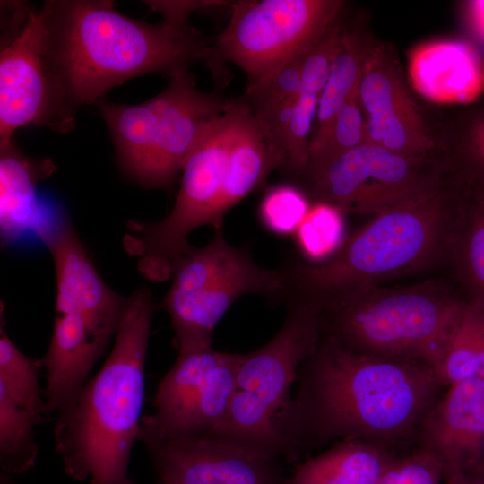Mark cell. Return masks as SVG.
I'll return each instance as SVG.
<instances>
[{
    "instance_id": "obj_16",
    "label": "cell",
    "mask_w": 484,
    "mask_h": 484,
    "mask_svg": "<svg viewBox=\"0 0 484 484\" xmlns=\"http://www.w3.org/2000/svg\"><path fill=\"white\" fill-rule=\"evenodd\" d=\"M36 232L55 265L56 313H79L116 335L127 298L104 282L67 216L62 212L45 215Z\"/></svg>"
},
{
    "instance_id": "obj_4",
    "label": "cell",
    "mask_w": 484,
    "mask_h": 484,
    "mask_svg": "<svg viewBox=\"0 0 484 484\" xmlns=\"http://www.w3.org/2000/svg\"><path fill=\"white\" fill-rule=\"evenodd\" d=\"M442 179L375 213L327 260L297 266L288 288L315 300L362 291L374 281L423 263L443 237L446 202Z\"/></svg>"
},
{
    "instance_id": "obj_31",
    "label": "cell",
    "mask_w": 484,
    "mask_h": 484,
    "mask_svg": "<svg viewBox=\"0 0 484 484\" xmlns=\"http://www.w3.org/2000/svg\"><path fill=\"white\" fill-rule=\"evenodd\" d=\"M146 4L160 13L164 20L188 22V16L194 11L205 8L230 6L233 2L222 0L195 1H145Z\"/></svg>"
},
{
    "instance_id": "obj_28",
    "label": "cell",
    "mask_w": 484,
    "mask_h": 484,
    "mask_svg": "<svg viewBox=\"0 0 484 484\" xmlns=\"http://www.w3.org/2000/svg\"><path fill=\"white\" fill-rule=\"evenodd\" d=\"M343 211L322 202L310 206L296 230L299 251L312 264L322 263L341 246L345 241Z\"/></svg>"
},
{
    "instance_id": "obj_2",
    "label": "cell",
    "mask_w": 484,
    "mask_h": 484,
    "mask_svg": "<svg viewBox=\"0 0 484 484\" xmlns=\"http://www.w3.org/2000/svg\"><path fill=\"white\" fill-rule=\"evenodd\" d=\"M314 355L298 393L276 419L286 458L296 456L310 434L351 438L400 432L421 411L434 385L424 370L370 359L333 338Z\"/></svg>"
},
{
    "instance_id": "obj_11",
    "label": "cell",
    "mask_w": 484,
    "mask_h": 484,
    "mask_svg": "<svg viewBox=\"0 0 484 484\" xmlns=\"http://www.w3.org/2000/svg\"><path fill=\"white\" fill-rule=\"evenodd\" d=\"M0 52V145L30 125L67 133L75 112L66 104L49 69L44 46L45 16L15 4Z\"/></svg>"
},
{
    "instance_id": "obj_1",
    "label": "cell",
    "mask_w": 484,
    "mask_h": 484,
    "mask_svg": "<svg viewBox=\"0 0 484 484\" xmlns=\"http://www.w3.org/2000/svg\"><path fill=\"white\" fill-rule=\"evenodd\" d=\"M42 8L47 61L75 113L135 76L187 72L205 61L212 43L188 22L146 23L122 14L112 1H47Z\"/></svg>"
},
{
    "instance_id": "obj_24",
    "label": "cell",
    "mask_w": 484,
    "mask_h": 484,
    "mask_svg": "<svg viewBox=\"0 0 484 484\" xmlns=\"http://www.w3.org/2000/svg\"><path fill=\"white\" fill-rule=\"evenodd\" d=\"M41 420L0 390V467L7 474L23 473L36 462L35 426Z\"/></svg>"
},
{
    "instance_id": "obj_21",
    "label": "cell",
    "mask_w": 484,
    "mask_h": 484,
    "mask_svg": "<svg viewBox=\"0 0 484 484\" xmlns=\"http://www.w3.org/2000/svg\"><path fill=\"white\" fill-rule=\"evenodd\" d=\"M341 17L311 48L304 63L300 89L289 130L284 168L298 176H302L307 163L313 125L343 29Z\"/></svg>"
},
{
    "instance_id": "obj_32",
    "label": "cell",
    "mask_w": 484,
    "mask_h": 484,
    "mask_svg": "<svg viewBox=\"0 0 484 484\" xmlns=\"http://www.w3.org/2000/svg\"><path fill=\"white\" fill-rule=\"evenodd\" d=\"M466 257L474 280L484 290V217L477 221L470 234Z\"/></svg>"
},
{
    "instance_id": "obj_13",
    "label": "cell",
    "mask_w": 484,
    "mask_h": 484,
    "mask_svg": "<svg viewBox=\"0 0 484 484\" xmlns=\"http://www.w3.org/2000/svg\"><path fill=\"white\" fill-rule=\"evenodd\" d=\"M433 156L412 158L365 143L305 180L316 202L343 212L376 213L442 179Z\"/></svg>"
},
{
    "instance_id": "obj_12",
    "label": "cell",
    "mask_w": 484,
    "mask_h": 484,
    "mask_svg": "<svg viewBox=\"0 0 484 484\" xmlns=\"http://www.w3.org/2000/svg\"><path fill=\"white\" fill-rule=\"evenodd\" d=\"M243 356L212 348L178 353L158 385L154 413L141 419L138 437L212 434L228 411Z\"/></svg>"
},
{
    "instance_id": "obj_26",
    "label": "cell",
    "mask_w": 484,
    "mask_h": 484,
    "mask_svg": "<svg viewBox=\"0 0 484 484\" xmlns=\"http://www.w3.org/2000/svg\"><path fill=\"white\" fill-rule=\"evenodd\" d=\"M365 143L366 119L357 91L338 112L321 141L308 149L301 177L305 180L315 177L344 153Z\"/></svg>"
},
{
    "instance_id": "obj_15",
    "label": "cell",
    "mask_w": 484,
    "mask_h": 484,
    "mask_svg": "<svg viewBox=\"0 0 484 484\" xmlns=\"http://www.w3.org/2000/svg\"><path fill=\"white\" fill-rule=\"evenodd\" d=\"M367 143L412 158L436 154V130L408 87L393 49L373 43L358 90Z\"/></svg>"
},
{
    "instance_id": "obj_6",
    "label": "cell",
    "mask_w": 484,
    "mask_h": 484,
    "mask_svg": "<svg viewBox=\"0 0 484 484\" xmlns=\"http://www.w3.org/2000/svg\"><path fill=\"white\" fill-rule=\"evenodd\" d=\"M170 277L163 305L178 353L212 348L216 324L240 297L288 290L286 275L257 265L219 233L206 246L181 255Z\"/></svg>"
},
{
    "instance_id": "obj_27",
    "label": "cell",
    "mask_w": 484,
    "mask_h": 484,
    "mask_svg": "<svg viewBox=\"0 0 484 484\" xmlns=\"http://www.w3.org/2000/svg\"><path fill=\"white\" fill-rule=\"evenodd\" d=\"M480 365V305L462 306L448 336L444 376L457 382L478 376Z\"/></svg>"
},
{
    "instance_id": "obj_3",
    "label": "cell",
    "mask_w": 484,
    "mask_h": 484,
    "mask_svg": "<svg viewBox=\"0 0 484 484\" xmlns=\"http://www.w3.org/2000/svg\"><path fill=\"white\" fill-rule=\"evenodd\" d=\"M153 310L147 288L127 298L109 356L73 405L58 415L56 451L65 473L75 480L135 484L128 476V463L143 417Z\"/></svg>"
},
{
    "instance_id": "obj_23",
    "label": "cell",
    "mask_w": 484,
    "mask_h": 484,
    "mask_svg": "<svg viewBox=\"0 0 484 484\" xmlns=\"http://www.w3.org/2000/svg\"><path fill=\"white\" fill-rule=\"evenodd\" d=\"M373 42L361 32L343 27L322 92L308 149L321 141L343 105L358 91Z\"/></svg>"
},
{
    "instance_id": "obj_18",
    "label": "cell",
    "mask_w": 484,
    "mask_h": 484,
    "mask_svg": "<svg viewBox=\"0 0 484 484\" xmlns=\"http://www.w3.org/2000/svg\"><path fill=\"white\" fill-rule=\"evenodd\" d=\"M429 436L446 473L470 471L484 463V379L453 384L434 415Z\"/></svg>"
},
{
    "instance_id": "obj_8",
    "label": "cell",
    "mask_w": 484,
    "mask_h": 484,
    "mask_svg": "<svg viewBox=\"0 0 484 484\" xmlns=\"http://www.w3.org/2000/svg\"><path fill=\"white\" fill-rule=\"evenodd\" d=\"M231 101L199 90L187 71L170 77L167 87L151 99L121 105L114 132L134 178L146 186L169 187L203 125Z\"/></svg>"
},
{
    "instance_id": "obj_20",
    "label": "cell",
    "mask_w": 484,
    "mask_h": 484,
    "mask_svg": "<svg viewBox=\"0 0 484 484\" xmlns=\"http://www.w3.org/2000/svg\"><path fill=\"white\" fill-rule=\"evenodd\" d=\"M309 50L290 58L262 78L247 83L243 96L259 130L280 157L283 169L290 121Z\"/></svg>"
},
{
    "instance_id": "obj_22",
    "label": "cell",
    "mask_w": 484,
    "mask_h": 484,
    "mask_svg": "<svg viewBox=\"0 0 484 484\" xmlns=\"http://www.w3.org/2000/svg\"><path fill=\"white\" fill-rule=\"evenodd\" d=\"M390 461L353 439L298 464L286 484H377Z\"/></svg>"
},
{
    "instance_id": "obj_25",
    "label": "cell",
    "mask_w": 484,
    "mask_h": 484,
    "mask_svg": "<svg viewBox=\"0 0 484 484\" xmlns=\"http://www.w3.org/2000/svg\"><path fill=\"white\" fill-rule=\"evenodd\" d=\"M41 360L24 355L8 337L3 321L0 328V390L13 402L42 419L46 402L39 382Z\"/></svg>"
},
{
    "instance_id": "obj_19",
    "label": "cell",
    "mask_w": 484,
    "mask_h": 484,
    "mask_svg": "<svg viewBox=\"0 0 484 484\" xmlns=\"http://www.w3.org/2000/svg\"><path fill=\"white\" fill-rule=\"evenodd\" d=\"M54 169L52 160L25 155L13 141L0 145V229L4 244L30 229H37L45 216L40 211L37 186Z\"/></svg>"
},
{
    "instance_id": "obj_9",
    "label": "cell",
    "mask_w": 484,
    "mask_h": 484,
    "mask_svg": "<svg viewBox=\"0 0 484 484\" xmlns=\"http://www.w3.org/2000/svg\"><path fill=\"white\" fill-rule=\"evenodd\" d=\"M318 304L332 314L337 331L333 340L387 353L415 354L445 378V345L462 306L418 290L374 295L362 290Z\"/></svg>"
},
{
    "instance_id": "obj_34",
    "label": "cell",
    "mask_w": 484,
    "mask_h": 484,
    "mask_svg": "<svg viewBox=\"0 0 484 484\" xmlns=\"http://www.w3.org/2000/svg\"><path fill=\"white\" fill-rule=\"evenodd\" d=\"M469 11L473 28L484 39V0L471 2Z\"/></svg>"
},
{
    "instance_id": "obj_14",
    "label": "cell",
    "mask_w": 484,
    "mask_h": 484,
    "mask_svg": "<svg viewBox=\"0 0 484 484\" xmlns=\"http://www.w3.org/2000/svg\"><path fill=\"white\" fill-rule=\"evenodd\" d=\"M158 484H280L277 453L217 435L141 436Z\"/></svg>"
},
{
    "instance_id": "obj_36",
    "label": "cell",
    "mask_w": 484,
    "mask_h": 484,
    "mask_svg": "<svg viewBox=\"0 0 484 484\" xmlns=\"http://www.w3.org/2000/svg\"><path fill=\"white\" fill-rule=\"evenodd\" d=\"M479 146H480V147H479V148H480V151H481L482 156H483V158H484V140H482V141L480 140V141H479Z\"/></svg>"
},
{
    "instance_id": "obj_30",
    "label": "cell",
    "mask_w": 484,
    "mask_h": 484,
    "mask_svg": "<svg viewBox=\"0 0 484 484\" xmlns=\"http://www.w3.org/2000/svg\"><path fill=\"white\" fill-rule=\"evenodd\" d=\"M445 471L441 458L423 452L398 462H390L377 484H441Z\"/></svg>"
},
{
    "instance_id": "obj_35",
    "label": "cell",
    "mask_w": 484,
    "mask_h": 484,
    "mask_svg": "<svg viewBox=\"0 0 484 484\" xmlns=\"http://www.w3.org/2000/svg\"><path fill=\"white\" fill-rule=\"evenodd\" d=\"M0 484H16L13 481L9 474L1 473L0 475Z\"/></svg>"
},
{
    "instance_id": "obj_10",
    "label": "cell",
    "mask_w": 484,
    "mask_h": 484,
    "mask_svg": "<svg viewBox=\"0 0 484 484\" xmlns=\"http://www.w3.org/2000/svg\"><path fill=\"white\" fill-rule=\"evenodd\" d=\"M339 0H245L231 4L205 63L220 83L233 64L253 82L309 50L341 16Z\"/></svg>"
},
{
    "instance_id": "obj_33",
    "label": "cell",
    "mask_w": 484,
    "mask_h": 484,
    "mask_svg": "<svg viewBox=\"0 0 484 484\" xmlns=\"http://www.w3.org/2000/svg\"><path fill=\"white\" fill-rule=\"evenodd\" d=\"M447 484H484V463L470 471L448 473Z\"/></svg>"
},
{
    "instance_id": "obj_7",
    "label": "cell",
    "mask_w": 484,
    "mask_h": 484,
    "mask_svg": "<svg viewBox=\"0 0 484 484\" xmlns=\"http://www.w3.org/2000/svg\"><path fill=\"white\" fill-rule=\"evenodd\" d=\"M298 298L290 303L274 337L244 354L228 411L210 435L261 445L282 457L276 419L290 399L299 366L315 351L319 341L318 304Z\"/></svg>"
},
{
    "instance_id": "obj_29",
    "label": "cell",
    "mask_w": 484,
    "mask_h": 484,
    "mask_svg": "<svg viewBox=\"0 0 484 484\" xmlns=\"http://www.w3.org/2000/svg\"><path fill=\"white\" fill-rule=\"evenodd\" d=\"M310 205L305 194L290 184H281L270 188L259 206L263 225L276 235L294 234Z\"/></svg>"
},
{
    "instance_id": "obj_17",
    "label": "cell",
    "mask_w": 484,
    "mask_h": 484,
    "mask_svg": "<svg viewBox=\"0 0 484 484\" xmlns=\"http://www.w3.org/2000/svg\"><path fill=\"white\" fill-rule=\"evenodd\" d=\"M411 86L437 104H465L484 89V65L470 44L454 39L420 43L408 55Z\"/></svg>"
},
{
    "instance_id": "obj_5",
    "label": "cell",
    "mask_w": 484,
    "mask_h": 484,
    "mask_svg": "<svg viewBox=\"0 0 484 484\" xmlns=\"http://www.w3.org/2000/svg\"><path fill=\"white\" fill-rule=\"evenodd\" d=\"M243 106L242 97L234 99L203 125L183 163L178 194L169 215L153 223L129 222L131 234L125 237V247L139 257V271L146 278L170 277L175 262L193 247L187 236L194 229L209 225L221 231L219 206Z\"/></svg>"
}]
</instances>
